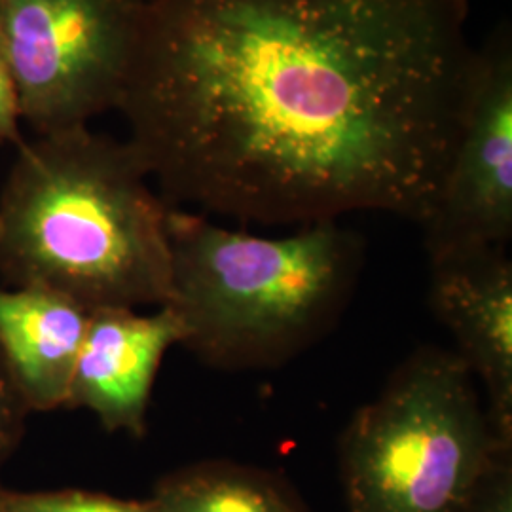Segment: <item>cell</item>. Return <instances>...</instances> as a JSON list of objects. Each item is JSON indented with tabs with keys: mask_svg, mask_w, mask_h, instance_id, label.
Returning a JSON list of instances; mask_svg holds the SVG:
<instances>
[{
	"mask_svg": "<svg viewBox=\"0 0 512 512\" xmlns=\"http://www.w3.org/2000/svg\"><path fill=\"white\" fill-rule=\"evenodd\" d=\"M469 0H147L118 110L169 207L421 224L475 57Z\"/></svg>",
	"mask_w": 512,
	"mask_h": 512,
	"instance_id": "1",
	"label": "cell"
},
{
	"mask_svg": "<svg viewBox=\"0 0 512 512\" xmlns=\"http://www.w3.org/2000/svg\"><path fill=\"white\" fill-rule=\"evenodd\" d=\"M169 205L128 141L88 126L18 147L0 192V274L88 310L171 300Z\"/></svg>",
	"mask_w": 512,
	"mask_h": 512,
	"instance_id": "2",
	"label": "cell"
},
{
	"mask_svg": "<svg viewBox=\"0 0 512 512\" xmlns=\"http://www.w3.org/2000/svg\"><path fill=\"white\" fill-rule=\"evenodd\" d=\"M169 306L183 344L205 365L272 368L310 348L338 321L363 264V241L321 220L283 238L215 224L169 207Z\"/></svg>",
	"mask_w": 512,
	"mask_h": 512,
	"instance_id": "3",
	"label": "cell"
},
{
	"mask_svg": "<svg viewBox=\"0 0 512 512\" xmlns=\"http://www.w3.org/2000/svg\"><path fill=\"white\" fill-rule=\"evenodd\" d=\"M507 450L458 353L418 349L342 435L349 512H459Z\"/></svg>",
	"mask_w": 512,
	"mask_h": 512,
	"instance_id": "4",
	"label": "cell"
},
{
	"mask_svg": "<svg viewBox=\"0 0 512 512\" xmlns=\"http://www.w3.org/2000/svg\"><path fill=\"white\" fill-rule=\"evenodd\" d=\"M147 0H0V48L37 135L120 107Z\"/></svg>",
	"mask_w": 512,
	"mask_h": 512,
	"instance_id": "5",
	"label": "cell"
},
{
	"mask_svg": "<svg viewBox=\"0 0 512 512\" xmlns=\"http://www.w3.org/2000/svg\"><path fill=\"white\" fill-rule=\"evenodd\" d=\"M431 262L505 249L512 236V31L478 46L437 198L420 224Z\"/></svg>",
	"mask_w": 512,
	"mask_h": 512,
	"instance_id": "6",
	"label": "cell"
},
{
	"mask_svg": "<svg viewBox=\"0 0 512 512\" xmlns=\"http://www.w3.org/2000/svg\"><path fill=\"white\" fill-rule=\"evenodd\" d=\"M431 308L486 391L495 437L512 442V262L505 249L431 262Z\"/></svg>",
	"mask_w": 512,
	"mask_h": 512,
	"instance_id": "7",
	"label": "cell"
},
{
	"mask_svg": "<svg viewBox=\"0 0 512 512\" xmlns=\"http://www.w3.org/2000/svg\"><path fill=\"white\" fill-rule=\"evenodd\" d=\"M183 336L169 306L152 315L128 308L90 311L67 408H88L107 431L143 437L156 374Z\"/></svg>",
	"mask_w": 512,
	"mask_h": 512,
	"instance_id": "8",
	"label": "cell"
},
{
	"mask_svg": "<svg viewBox=\"0 0 512 512\" xmlns=\"http://www.w3.org/2000/svg\"><path fill=\"white\" fill-rule=\"evenodd\" d=\"M90 310L40 287L0 289V355L29 412L67 408Z\"/></svg>",
	"mask_w": 512,
	"mask_h": 512,
	"instance_id": "9",
	"label": "cell"
},
{
	"mask_svg": "<svg viewBox=\"0 0 512 512\" xmlns=\"http://www.w3.org/2000/svg\"><path fill=\"white\" fill-rule=\"evenodd\" d=\"M152 505L158 512H300L274 478L230 463H203L169 476Z\"/></svg>",
	"mask_w": 512,
	"mask_h": 512,
	"instance_id": "10",
	"label": "cell"
},
{
	"mask_svg": "<svg viewBox=\"0 0 512 512\" xmlns=\"http://www.w3.org/2000/svg\"><path fill=\"white\" fill-rule=\"evenodd\" d=\"M0 512H158L152 501H124L109 495L86 492L55 494H4L0 492Z\"/></svg>",
	"mask_w": 512,
	"mask_h": 512,
	"instance_id": "11",
	"label": "cell"
},
{
	"mask_svg": "<svg viewBox=\"0 0 512 512\" xmlns=\"http://www.w3.org/2000/svg\"><path fill=\"white\" fill-rule=\"evenodd\" d=\"M509 452L494 459L459 512H512L511 469L505 465Z\"/></svg>",
	"mask_w": 512,
	"mask_h": 512,
	"instance_id": "12",
	"label": "cell"
},
{
	"mask_svg": "<svg viewBox=\"0 0 512 512\" xmlns=\"http://www.w3.org/2000/svg\"><path fill=\"white\" fill-rule=\"evenodd\" d=\"M27 414L29 410L0 355V461L16 448Z\"/></svg>",
	"mask_w": 512,
	"mask_h": 512,
	"instance_id": "13",
	"label": "cell"
},
{
	"mask_svg": "<svg viewBox=\"0 0 512 512\" xmlns=\"http://www.w3.org/2000/svg\"><path fill=\"white\" fill-rule=\"evenodd\" d=\"M21 101L18 84L10 69V63L0 48V143H10L21 147L25 141L21 137Z\"/></svg>",
	"mask_w": 512,
	"mask_h": 512,
	"instance_id": "14",
	"label": "cell"
}]
</instances>
